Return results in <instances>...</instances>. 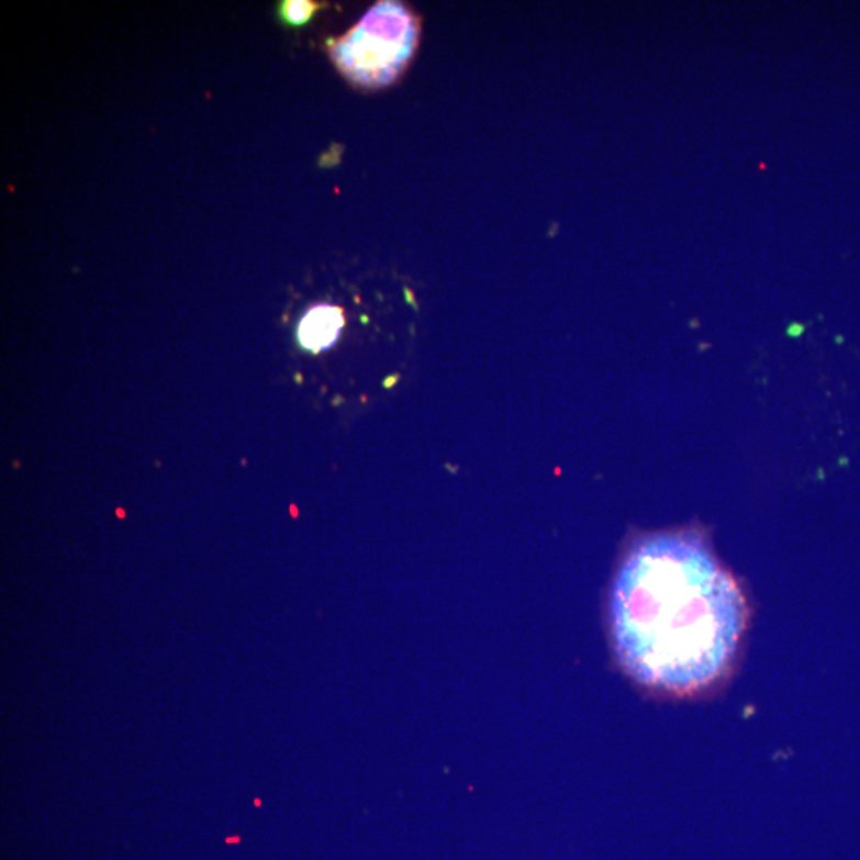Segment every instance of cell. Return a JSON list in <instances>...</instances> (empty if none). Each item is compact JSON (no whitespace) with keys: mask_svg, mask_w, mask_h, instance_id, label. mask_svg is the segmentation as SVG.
<instances>
[{"mask_svg":"<svg viewBox=\"0 0 860 860\" xmlns=\"http://www.w3.org/2000/svg\"><path fill=\"white\" fill-rule=\"evenodd\" d=\"M746 621L738 583L695 534L637 541L612 587V643L622 668L669 695H695L724 679Z\"/></svg>","mask_w":860,"mask_h":860,"instance_id":"6da1fadb","label":"cell"},{"mask_svg":"<svg viewBox=\"0 0 860 860\" xmlns=\"http://www.w3.org/2000/svg\"><path fill=\"white\" fill-rule=\"evenodd\" d=\"M420 20L402 2H378L331 44L339 72L360 88L388 87L405 72L420 41Z\"/></svg>","mask_w":860,"mask_h":860,"instance_id":"7a4b0ae2","label":"cell"},{"mask_svg":"<svg viewBox=\"0 0 860 860\" xmlns=\"http://www.w3.org/2000/svg\"><path fill=\"white\" fill-rule=\"evenodd\" d=\"M345 327V314L338 306L317 304L311 308L299 324V342L310 353L332 348Z\"/></svg>","mask_w":860,"mask_h":860,"instance_id":"3957f363","label":"cell"},{"mask_svg":"<svg viewBox=\"0 0 860 860\" xmlns=\"http://www.w3.org/2000/svg\"><path fill=\"white\" fill-rule=\"evenodd\" d=\"M319 9L321 3L310 2V0H287L279 7V16L290 26H303Z\"/></svg>","mask_w":860,"mask_h":860,"instance_id":"277c9868","label":"cell"}]
</instances>
